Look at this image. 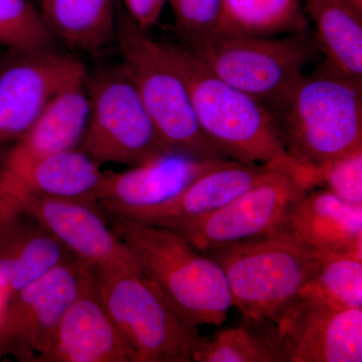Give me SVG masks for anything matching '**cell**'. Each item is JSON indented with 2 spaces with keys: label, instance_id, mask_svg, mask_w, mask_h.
<instances>
[{
  "label": "cell",
  "instance_id": "6da1fadb",
  "mask_svg": "<svg viewBox=\"0 0 362 362\" xmlns=\"http://www.w3.org/2000/svg\"><path fill=\"white\" fill-rule=\"evenodd\" d=\"M116 235L181 318L190 325L221 326L233 307L225 273L180 233L106 214Z\"/></svg>",
  "mask_w": 362,
  "mask_h": 362
},
{
  "label": "cell",
  "instance_id": "7a4b0ae2",
  "mask_svg": "<svg viewBox=\"0 0 362 362\" xmlns=\"http://www.w3.org/2000/svg\"><path fill=\"white\" fill-rule=\"evenodd\" d=\"M267 108L286 152L302 168L315 170L362 147V83L323 66Z\"/></svg>",
  "mask_w": 362,
  "mask_h": 362
},
{
  "label": "cell",
  "instance_id": "3957f363",
  "mask_svg": "<svg viewBox=\"0 0 362 362\" xmlns=\"http://www.w3.org/2000/svg\"><path fill=\"white\" fill-rule=\"evenodd\" d=\"M161 45L185 82L202 133L226 158L244 164L290 158L265 105L214 75L185 45Z\"/></svg>",
  "mask_w": 362,
  "mask_h": 362
},
{
  "label": "cell",
  "instance_id": "277c9868",
  "mask_svg": "<svg viewBox=\"0 0 362 362\" xmlns=\"http://www.w3.org/2000/svg\"><path fill=\"white\" fill-rule=\"evenodd\" d=\"M93 282L134 362L192 361L199 329L181 318L135 257L94 268Z\"/></svg>",
  "mask_w": 362,
  "mask_h": 362
},
{
  "label": "cell",
  "instance_id": "5b68a950",
  "mask_svg": "<svg viewBox=\"0 0 362 362\" xmlns=\"http://www.w3.org/2000/svg\"><path fill=\"white\" fill-rule=\"evenodd\" d=\"M204 254L223 269L233 307L255 320H275L299 296L321 263V252L282 235Z\"/></svg>",
  "mask_w": 362,
  "mask_h": 362
},
{
  "label": "cell",
  "instance_id": "8992f818",
  "mask_svg": "<svg viewBox=\"0 0 362 362\" xmlns=\"http://www.w3.org/2000/svg\"><path fill=\"white\" fill-rule=\"evenodd\" d=\"M116 42L122 68L166 144L175 151L201 159H228L202 133L185 82L161 42L150 39L117 6Z\"/></svg>",
  "mask_w": 362,
  "mask_h": 362
},
{
  "label": "cell",
  "instance_id": "52a82bcc",
  "mask_svg": "<svg viewBox=\"0 0 362 362\" xmlns=\"http://www.w3.org/2000/svg\"><path fill=\"white\" fill-rule=\"evenodd\" d=\"M181 45L214 75L266 107L304 75L318 47L311 32L279 37L213 33Z\"/></svg>",
  "mask_w": 362,
  "mask_h": 362
},
{
  "label": "cell",
  "instance_id": "ba28073f",
  "mask_svg": "<svg viewBox=\"0 0 362 362\" xmlns=\"http://www.w3.org/2000/svg\"><path fill=\"white\" fill-rule=\"evenodd\" d=\"M87 129L78 148L98 163L135 166L175 151L166 144L122 66L86 78Z\"/></svg>",
  "mask_w": 362,
  "mask_h": 362
},
{
  "label": "cell",
  "instance_id": "9c48e42d",
  "mask_svg": "<svg viewBox=\"0 0 362 362\" xmlns=\"http://www.w3.org/2000/svg\"><path fill=\"white\" fill-rule=\"evenodd\" d=\"M312 188L311 170L286 159L220 211L175 233L202 252L277 235L293 206Z\"/></svg>",
  "mask_w": 362,
  "mask_h": 362
},
{
  "label": "cell",
  "instance_id": "30bf717a",
  "mask_svg": "<svg viewBox=\"0 0 362 362\" xmlns=\"http://www.w3.org/2000/svg\"><path fill=\"white\" fill-rule=\"evenodd\" d=\"M94 267L71 258L26 285L0 319V358L35 362L51 344L69 306L92 282Z\"/></svg>",
  "mask_w": 362,
  "mask_h": 362
},
{
  "label": "cell",
  "instance_id": "8fae6325",
  "mask_svg": "<svg viewBox=\"0 0 362 362\" xmlns=\"http://www.w3.org/2000/svg\"><path fill=\"white\" fill-rule=\"evenodd\" d=\"M273 322L286 362L362 361V309L301 292Z\"/></svg>",
  "mask_w": 362,
  "mask_h": 362
},
{
  "label": "cell",
  "instance_id": "7c38bea8",
  "mask_svg": "<svg viewBox=\"0 0 362 362\" xmlns=\"http://www.w3.org/2000/svg\"><path fill=\"white\" fill-rule=\"evenodd\" d=\"M13 52L0 70V146L25 134L59 90L87 78L82 63L66 54Z\"/></svg>",
  "mask_w": 362,
  "mask_h": 362
},
{
  "label": "cell",
  "instance_id": "4fadbf2b",
  "mask_svg": "<svg viewBox=\"0 0 362 362\" xmlns=\"http://www.w3.org/2000/svg\"><path fill=\"white\" fill-rule=\"evenodd\" d=\"M228 159H201L171 151L131 166L105 171L96 201L104 214L130 218L176 199L195 180Z\"/></svg>",
  "mask_w": 362,
  "mask_h": 362
},
{
  "label": "cell",
  "instance_id": "5bb4252c",
  "mask_svg": "<svg viewBox=\"0 0 362 362\" xmlns=\"http://www.w3.org/2000/svg\"><path fill=\"white\" fill-rule=\"evenodd\" d=\"M23 213L44 226L75 258L94 268L134 258L97 202L37 195L25 202Z\"/></svg>",
  "mask_w": 362,
  "mask_h": 362
},
{
  "label": "cell",
  "instance_id": "9a60e30c",
  "mask_svg": "<svg viewBox=\"0 0 362 362\" xmlns=\"http://www.w3.org/2000/svg\"><path fill=\"white\" fill-rule=\"evenodd\" d=\"M35 362H134L93 280L66 309L51 344Z\"/></svg>",
  "mask_w": 362,
  "mask_h": 362
},
{
  "label": "cell",
  "instance_id": "2e32d148",
  "mask_svg": "<svg viewBox=\"0 0 362 362\" xmlns=\"http://www.w3.org/2000/svg\"><path fill=\"white\" fill-rule=\"evenodd\" d=\"M283 160L244 164L228 159L199 176L173 201L126 218L180 232L220 211L256 185Z\"/></svg>",
  "mask_w": 362,
  "mask_h": 362
},
{
  "label": "cell",
  "instance_id": "e0dca14e",
  "mask_svg": "<svg viewBox=\"0 0 362 362\" xmlns=\"http://www.w3.org/2000/svg\"><path fill=\"white\" fill-rule=\"evenodd\" d=\"M86 78L52 98L30 129L11 142L0 161V170L23 173L45 157L80 146L90 115Z\"/></svg>",
  "mask_w": 362,
  "mask_h": 362
},
{
  "label": "cell",
  "instance_id": "ac0fdd59",
  "mask_svg": "<svg viewBox=\"0 0 362 362\" xmlns=\"http://www.w3.org/2000/svg\"><path fill=\"white\" fill-rule=\"evenodd\" d=\"M279 235L315 252L362 257V206L312 188L293 206Z\"/></svg>",
  "mask_w": 362,
  "mask_h": 362
},
{
  "label": "cell",
  "instance_id": "d6986e66",
  "mask_svg": "<svg viewBox=\"0 0 362 362\" xmlns=\"http://www.w3.org/2000/svg\"><path fill=\"white\" fill-rule=\"evenodd\" d=\"M71 258L44 226L21 214L0 228V292L8 303L26 285Z\"/></svg>",
  "mask_w": 362,
  "mask_h": 362
},
{
  "label": "cell",
  "instance_id": "ffe728a7",
  "mask_svg": "<svg viewBox=\"0 0 362 362\" xmlns=\"http://www.w3.org/2000/svg\"><path fill=\"white\" fill-rule=\"evenodd\" d=\"M305 13L315 25L323 68L362 83V14L346 0H303Z\"/></svg>",
  "mask_w": 362,
  "mask_h": 362
},
{
  "label": "cell",
  "instance_id": "44dd1931",
  "mask_svg": "<svg viewBox=\"0 0 362 362\" xmlns=\"http://www.w3.org/2000/svg\"><path fill=\"white\" fill-rule=\"evenodd\" d=\"M115 0H40V16L52 37L89 54L116 42Z\"/></svg>",
  "mask_w": 362,
  "mask_h": 362
},
{
  "label": "cell",
  "instance_id": "7402d4cb",
  "mask_svg": "<svg viewBox=\"0 0 362 362\" xmlns=\"http://www.w3.org/2000/svg\"><path fill=\"white\" fill-rule=\"evenodd\" d=\"M310 32L302 0H221L216 33L279 37Z\"/></svg>",
  "mask_w": 362,
  "mask_h": 362
},
{
  "label": "cell",
  "instance_id": "603a6c76",
  "mask_svg": "<svg viewBox=\"0 0 362 362\" xmlns=\"http://www.w3.org/2000/svg\"><path fill=\"white\" fill-rule=\"evenodd\" d=\"M195 362H286L275 323L246 318L237 327L199 338L192 352Z\"/></svg>",
  "mask_w": 362,
  "mask_h": 362
},
{
  "label": "cell",
  "instance_id": "cb8c5ba5",
  "mask_svg": "<svg viewBox=\"0 0 362 362\" xmlns=\"http://www.w3.org/2000/svg\"><path fill=\"white\" fill-rule=\"evenodd\" d=\"M28 173L40 195L90 202L105 175L101 164L78 147L40 159Z\"/></svg>",
  "mask_w": 362,
  "mask_h": 362
},
{
  "label": "cell",
  "instance_id": "d4e9b609",
  "mask_svg": "<svg viewBox=\"0 0 362 362\" xmlns=\"http://www.w3.org/2000/svg\"><path fill=\"white\" fill-rule=\"evenodd\" d=\"M301 292L341 308L362 309V257L321 252L318 271Z\"/></svg>",
  "mask_w": 362,
  "mask_h": 362
},
{
  "label": "cell",
  "instance_id": "484cf974",
  "mask_svg": "<svg viewBox=\"0 0 362 362\" xmlns=\"http://www.w3.org/2000/svg\"><path fill=\"white\" fill-rule=\"evenodd\" d=\"M52 39L30 0H0V45L28 54L51 49Z\"/></svg>",
  "mask_w": 362,
  "mask_h": 362
},
{
  "label": "cell",
  "instance_id": "4316f807",
  "mask_svg": "<svg viewBox=\"0 0 362 362\" xmlns=\"http://www.w3.org/2000/svg\"><path fill=\"white\" fill-rule=\"evenodd\" d=\"M314 187L329 190L342 201L362 206V147L312 171Z\"/></svg>",
  "mask_w": 362,
  "mask_h": 362
},
{
  "label": "cell",
  "instance_id": "83f0119b",
  "mask_svg": "<svg viewBox=\"0 0 362 362\" xmlns=\"http://www.w3.org/2000/svg\"><path fill=\"white\" fill-rule=\"evenodd\" d=\"M181 44L209 37L220 23L221 0H168Z\"/></svg>",
  "mask_w": 362,
  "mask_h": 362
},
{
  "label": "cell",
  "instance_id": "f1b7e54d",
  "mask_svg": "<svg viewBox=\"0 0 362 362\" xmlns=\"http://www.w3.org/2000/svg\"><path fill=\"white\" fill-rule=\"evenodd\" d=\"M168 0H122L126 13L143 32H146L160 18Z\"/></svg>",
  "mask_w": 362,
  "mask_h": 362
},
{
  "label": "cell",
  "instance_id": "f546056e",
  "mask_svg": "<svg viewBox=\"0 0 362 362\" xmlns=\"http://www.w3.org/2000/svg\"><path fill=\"white\" fill-rule=\"evenodd\" d=\"M357 13L362 14V0H346Z\"/></svg>",
  "mask_w": 362,
  "mask_h": 362
},
{
  "label": "cell",
  "instance_id": "4dcf8cb0",
  "mask_svg": "<svg viewBox=\"0 0 362 362\" xmlns=\"http://www.w3.org/2000/svg\"><path fill=\"white\" fill-rule=\"evenodd\" d=\"M7 301L4 295L0 292V319H1L2 314H4V309H6Z\"/></svg>",
  "mask_w": 362,
  "mask_h": 362
}]
</instances>
